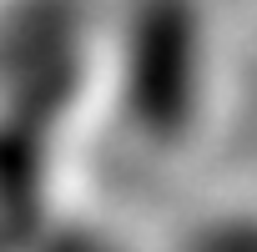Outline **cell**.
<instances>
[{
  "label": "cell",
  "instance_id": "obj_1",
  "mask_svg": "<svg viewBox=\"0 0 257 252\" xmlns=\"http://www.w3.org/2000/svg\"><path fill=\"white\" fill-rule=\"evenodd\" d=\"M126 91L142 126H182L197 101V21L182 0H152L132 31Z\"/></svg>",
  "mask_w": 257,
  "mask_h": 252
}]
</instances>
